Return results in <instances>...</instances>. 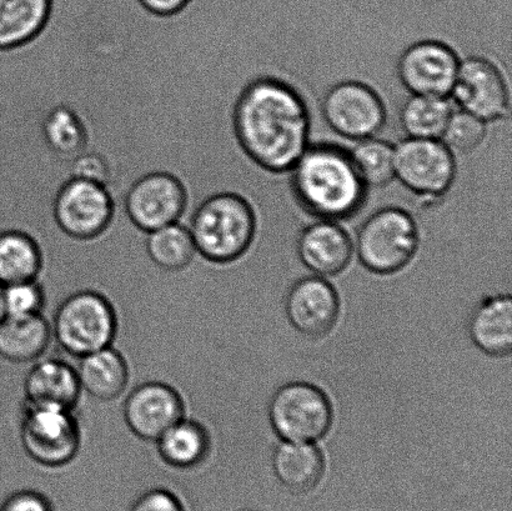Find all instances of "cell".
<instances>
[{
    "mask_svg": "<svg viewBox=\"0 0 512 511\" xmlns=\"http://www.w3.org/2000/svg\"><path fill=\"white\" fill-rule=\"evenodd\" d=\"M233 129L240 149L255 167L288 172L309 147V109L289 84L253 78L235 102Z\"/></svg>",
    "mask_w": 512,
    "mask_h": 511,
    "instance_id": "obj_1",
    "label": "cell"
},
{
    "mask_svg": "<svg viewBox=\"0 0 512 511\" xmlns=\"http://www.w3.org/2000/svg\"><path fill=\"white\" fill-rule=\"evenodd\" d=\"M291 170L295 197L314 217L336 222L363 207L366 187L344 149L330 144L308 147Z\"/></svg>",
    "mask_w": 512,
    "mask_h": 511,
    "instance_id": "obj_2",
    "label": "cell"
},
{
    "mask_svg": "<svg viewBox=\"0 0 512 511\" xmlns=\"http://www.w3.org/2000/svg\"><path fill=\"white\" fill-rule=\"evenodd\" d=\"M200 259L209 264L238 262L252 248L258 230L253 203L238 193L205 199L187 224Z\"/></svg>",
    "mask_w": 512,
    "mask_h": 511,
    "instance_id": "obj_3",
    "label": "cell"
},
{
    "mask_svg": "<svg viewBox=\"0 0 512 511\" xmlns=\"http://www.w3.org/2000/svg\"><path fill=\"white\" fill-rule=\"evenodd\" d=\"M50 324L53 340L77 359L112 347L119 328L113 303L92 289L78 290L65 298Z\"/></svg>",
    "mask_w": 512,
    "mask_h": 511,
    "instance_id": "obj_4",
    "label": "cell"
},
{
    "mask_svg": "<svg viewBox=\"0 0 512 511\" xmlns=\"http://www.w3.org/2000/svg\"><path fill=\"white\" fill-rule=\"evenodd\" d=\"M418 225L399 208L378 210L365 220L356 235L355 249L369 272L391 275L408 267L418 252Z\"/></svg>",
    "mask_w": 512,
    "mask_h": 511,
    "instance_id": "obj_5",
    "label": "cell"
},
{
    "mask_svg": "<svg viewBox=\"0 0 512 511\" xmlns=\"http://www.w3.org/2000/svg\"><path fill=\"white\" fill-rule=\"evenodd\" d=\"M20 442L25 454L40 467H67L82 448V427L74 410L24 403Z\"/></svg>",
    "mask_w": 512,
    "mask_h": 511,
    "instance_id": "obj_6",
    "label": "cell"
},
{
    "mask_svg": "<svg viewBox=\"0 0 512 511\" xmlns=\"http://www.w3.org/2000/svg\"><path fill=\"white\" fill-rule=\"evenodd\" d=\"M268 413L271 428L283 442H319L334 424V408L328 395L306 382L288 383L276 390Z\"/></svg>",
    "mask_w": 512,
    "mask_h": 511,
    "instance_id": "obj_7",
    "label": "cell"
},
{
    "mask_svg": "<svg viewBox=\"0 0 512 511\" xmlns=\"http://www.w3.org/2000/svg\"><path fill=\"white\" fill-rule=\"evenodd\" d=\"M455 174L453 152L439 139L409 138L395 148V178L420 197H443Z\"/></svg>",
    "mask_w": 512,
    "mask_h": 511,
    "instance_id": "obj_8",
    "label": "cell"
},
{
    "mask_svg": "<svg viewBox=\"0 0 512 511\" xmlns=\"http://www.w3.org/2000/svg\"><path fill=\"white\" fill-rule=\"evenodd\" d=\"M321 112L326 124L340 137L364 140L383 129L386 110L383 100L369 85L341 82L325 93Z\"/></svg>",
    "mask_w": 512,
    "mask_h": 511,
    "instance_id": "obj_9",
    "label": "cell"
},
{
    "mask_svg": "<svg viewBox=\"0 0 512 511\" xmlns=\"http://www.w3.org/2000/svg\"><path fill=\"white\" fill-rule=\"evenodd\" d=\"M125 209L135 227L145 233L174 223L187 225L188 194L174 175L154 172L139 178L129 188Z\"/></svg>",
    "mask_w": 512,
    "mask_h": 511,
    "instance_id": "obj_10",
    "label": "cell"
},
{
    "mask_svg": "<svg viewBox=\"0 0 512 511\" xmlns=\"http://www.w3.org/2000/svg\"><path fill=\"white\" fill-rule=\"evenodd\" d=\"M113 215L114 200L109 189L90 180L69 179L55 199V220L70 238L99 237L112 222Z\"/></svg>",
    "mask_w": 512,
    "mask_h": 511,
    "instance_id": "obj_11",
    "label": "cell"
},
{
    "mask_svg": "<svg viewBox=\"0 0 512 511\" xmlns=\"http://www.w3.org/2000/svg\"><path fill=\"white\" fill-rule=\"evenodd\" d=\"M466 113L485 123L506 117L510 109L508 84L501 70L483 57H470L460 62L451 94Z\"/></svg>",
    "mask_w": 512,
    "mask_h": 511,
    "instance_id": "obj_12",
    "label": "cell"
},
{
    "mask_svg": "<svg viewBox=\"0 0 512 511\" xmlns=\"http://www.w3.org/2000/svg\"><path fill=\"white\" fill-rule=\"evenodd\" d=\"M125 424L135 437L153 442L187 417L183 395L173 385L147 382L135 387L123 405Z\"/></svg>",
    "mask_w": 512,
    "mask_h": 511,
    "instance_id": "obj_13",
    "label": "cell"
},
{
    "mask_svg": "<svg viewBox=\"0 0 512 511\" xmlns=\"http://www.w3.org/2000/svg\"><path fill=\"white\" fill-rule=\"evenodd\" d=\"M459 65L458 55L449 45L424 40L411 45L401 55L398 75L411 94L448 98Z\"/></svg>",
    "mask_w": 512,
    "mask_h": 511,
    "instance_id": "obj_14",
    "label": "cell"
},
{
    "mask_svg": "<svg viewBox=\"0 0 512 511\" xmlns=\"http://www.w3.org/2000/svg\"><path fill=\"white\" fill-rule=\"evenodd\" d=\"M338 292L318 275L304 277L293 284L285 298L286 317L296 332L319 339L335 328L340 317Z\"/></svg>",
    "mask_w": 512,
    "mask_h": 511,
    "instance_id": "obj_15",
    "label": "cell"
},
{
    "mask_svg": "<svg viewBox=\"0 0 512 511\" xmlns=\"http://www.w3.org/2000/svg\"><path fill=\"white\" fill-rule=\"evenodd\" d=\"M296 250L306 269L325 278L335 277L349 267L354 245L338 223L320 219L300 233Z\"/></svg>",
    "mask_w": 512,
    "mask_h": 511,
    "instance_id": "obj_16",
    "label": "cell"
},
{
    "mask_svg": "<svg viewBox=\"0 0 512 511\" xmlns=\"http://www.w3.org/2000/svg\"><path fill=\"white\" fill-rule=\"evenodd\" d=\"M25 403L75 410L82 397L77 368L63 359L37 360L25 375Z\"/></svg>",
    "mask_w": 512,
    "mask_h": 511,
    "instance_id": "obj_17",
    "label": "cell"
},
{
    "mask_svg": "<svg viewBox=\"0 0 512 511\" xmlns=\"http://www.w3.org/2000/svg\"><path fill=\"white\" fill-rule=\"evenodd\" d=\"M468 332L481 352L494 358L509 357L512 349V298L491 295L481 300L470 314Z\"/></svg>",
    "mask_w": 512,
    "mask_h": 511,
    "instance_id": "obj_18",
    "label": "cell"
},
{
    "mask_svg": "<svg viewBox=\"0 0 512 511\" xmlns=\"http://www.w3.org/2000/svg\"><path fill=\"white\" fill-rule=\"evenodd\" d=\"M79 360L77 372L83 393L108 403L127 392L130 380L128 360L113 345Z\"/></svg>",
    "mask_w": 512,
    "mask_h": 511,
    "instance_id": "obj_19",
    "label": "cell"
},
{
    "mask_svg": "<svg viewBox=\"0 0 512 511\" xmlns=\"http://www.w3.org/2000/svg\"><path fill=\"white\" fill-rule=\"evenodd\" d=\"M160 459L168 467L190 470L207 462L212 453V435L198 420L184 417L155 440Z\"/></svg>",
    "mask_w": 512,
    "mask_h": 511,
    "instance_id": "obj_20",
    "label": "cell"
},
{
    "mask_svg": "<svg viewBox=\"0 0 512 511\" xmlns=\"http://www.w3.org/2000/svg\"><path fill=\"white\" fill-rule=\"evenodd\" d=\"M273 472L291 493H309L324 477L325 457L315 443L283 442L273 454Z\"/></svg>",
    "mask_w": 512,
    "mask_h": 511,
    "instance_id": "obj_21",
    "label": "cell"
},
{
    "mask_svg": "<svg viewBox=\"0 0 512 511\" xmlns=\"http://www.w3.org/2000/svg\"><path fill=\"white\" fill-rule=\"evenodd\" d=\"M53 340L52 324L44 315L5 318L0 325V358L10 363H34Z\"/></svg>",
    "mask_w": 512,
    "mask_h": 511,
    "instance_id": "obj_22",
    "label": "cell"
},
{
    "mask_svg": "<svg viewBox=\"0 0 512 511\" xmlns=\"http://www.w3.org/2000/svg\"><path fill=\"white\" fill-rule=\"evenodd\" d=\"M45 265L43 249L32 235L15 229L0 232V284L3 287L40 279Z\"/></svg>",
    "mask_w": 512,
    "mask_h": 511,
    "instance_id": "obj_23",
    "label": "cell"
},
{
    "mask_svg": "<svg viewBox=\"0 0 512 511\" xmlns=\"http://www.w3.org/2000/svg\"><path fill=\"white\" fill-rule=\"evenodd\" d=\"M52 0H0V50L19 47L47 24Z\"/></svg>",
    "mask_w": 512,
    "mask_h": 511,
    "instance_id": "obj_24",
    "label": "cell"
},
{
    "mask_svg": "<svg viewBox=\"0 0 512 511\" xmlns=\"http://www.w3.org/2000/svg\"><path fill=\"white\" fill-rule=\"evenodd\" d=\"M145 252L150 262L164 272H182L198 259L192 234L183 223L170 224L148 233Z\"/></svg>",
    "mask_w": 512,
    "mask_h": 511,
    "instance_id": "obj_25",
    "label": "cell"
},
{
    "mask_svg": "<svg viewBox=\"0 0 512 511\" xmlns=\"http://www.w3.org/2000/svg\"><path fill=\"white\" fill-rule=\"evenodd\" d=\"M451 114L448 98L413 94L400 110V123L409 138L441 139Z\"/></svg>",
    "mask_w": 512,
    "mask_h": 511,
    "instance_id": "obj_26",
    "label": "cell"
},
{
    "mask_svg": "<svg viewBox=\"0 0 512 511\" xmlns=\"http://www.w3.org/2000/svg\"><path fill=\"white\" fill-rule=\"evenodd\" d=\"M350 158L366 188H383L395 179V148L385 140H360Z\"/></svg>",
    "mask_w": 512,
    "mask_h": 511,
    "instance_id": "obj_27",
    "label": "cell"
},
{
    "mask_svg": "<svg viewBox=\"0 0 512 511\" xmlns=\"http://www.w3.org/2000/svg\"><path fill=\"white\" fill-rule=\"evenodd\" d=\"M485 137L484 120L460 109V112L451 114L441 139L451 152L455 150L461 154H468L478 149L484 143Z\"/></svg>",
    "mask_w": 512,
    "mask_h": 511,
    "instance_id": "obj_28",
    "label": "cell"
},
{
    "mask_svg": "<svg viewBox=\"0 0 512 511\" xmlns=\"http://www.w3.org/2000/svg\"><path fill=\"white\" fill-rule=\"evenodd\" d=\"M39 280L4 287V308L8 318H28L43 314L47 298Z\"/></svg>",
    "mask_w": 512,
    "mask_h": 511,
    "instance_id": "obj_29",
    "label": "cell"
},
{
    "mask_svg": "<svg viewBox=\"0 0 512 511\" xmlns=\"http://www.w3.org/2000/svg\"><path fill=\"white\" fill-rule=\"evenodd\" d=\"M129 511H187L182 500L172 490L154 488L135 500Z\"/></svg>",
    "mask_w": 512,
    "mask_h": 511,
    "instance_id": "obj_30",
    "label": "cell"
},
{
    "mask_svg": "<svg viewBox=\"0 0 512 511\" xmlns=\"http://www.w3.org/2000/svg\"><path fill=\"white\" fill-rule=\"evenodd\" d=\"M0 511H54V508L47 495L23 489L10 494L0 505Z\"/></svg>",
    "mask_w": 512,
    "mask_h": 511,
    "instance_id": "obj_31",
    "label": "cell"
},
{
    "mask_svg": "<svg viewBox=\"0 0 512 511\" xmlns=\"http://www.w3.org/2000/svg\"><path fill=\"white\" fill-rule=\"evenodd\" d=\"M190 0H139L148 12L157 15H172L187 7Z\"/></svg>",
    "mask_w": 512,
    "mask_h": 511,
    "instance_id": "obj_32",
    "label": "cell"
},
{
    "mask_svg": "<svg viewBox=\"0 0 512 511\" xmlns=\"http://www.w3.org/2000/svg\"><path fill=\"white\" fill-rule=\"evenodd\" d=\"M4 287L2 284H0V325L4 322V319L7 318V314H5V308H4Z\"/></svg>",
    "mask_w": 512,
    "mask_h": 511,
    "instance_id": "obj_33",
    "label": "cell"
},
{
    "mask_svg": "<svg viewBox=\"0 0 512 511\" xmlns=\"http://www.w3.org/2000/svg\"><path fill=\"white\" fill-rule=\"evenodd\" d=\"M242 511H255V510H242Z\"/></svg>",
    "mask_w": 512,
    "mask_h": 511,
    "instance_id": "obj_34",
    "label": "cell"
}]
</instances>
